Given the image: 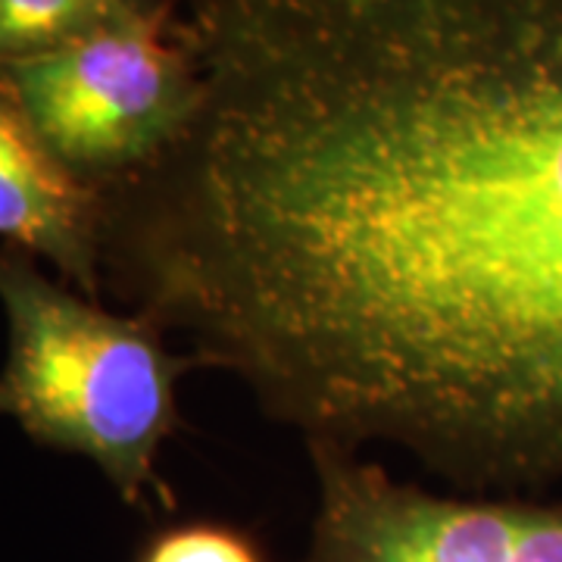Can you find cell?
<instances>
[{"instance_id":"cell-1","label":"cell","mask_w":562,"mask_h":562,"mask_svg":"<svg viewBox=\"0 0 562 562\" xmlns=\"http://www.w3.org/2000/svg\"><path fill=\"white\" fill-rule=\"evenodd\" d=\"M184 138L103 284L306 447L562 482V0H176Z\"/></svg>"},{"instance_id":"cell-2","label":"cell","mask_w":562,"mask_h":562,"mask_svg":"<svg viewBox=\"0 0 562 562\" xmlns=\"http://www.w3.org/2000/svg\"><path fill=\"white\" fill-rule=\"evenodd\" d=\"M7 362L0 416L41 447L91 460L128 506L162 503V443L181 428L179 384L201 369L150 319L113 313L66 281L47 279L20 247H0Z\"/></svg>"},{"instance_id":"cell-3","label":"cell","mask_w":562,"mask_h":562,"mask_svg":"<svg viewBox=\"0 0 562 562\" xmlns=\"http://www.w3.org/2000/svg\"><path fill=\"white\" fill-rule=\"evenodd\" d=\"M0 76L44 144L103 194L154 169L201 106L176 0L10 63Z\"/></svg>"},{"instance_id":"cell-4","label":"cell","mask_w":562,"mask_h":562,"mask_svg":"<svg viewBox=\"0 0 562 562\" xmlns=\"http://www.w3.org/2000/svg\"><path fill=\"white\" fill-rule=\"evenodd\" d=\"M306 453L316 516L303 562H562V503L438 494L366 453Z\"/></svg>"},{"instance_id":"cell-5","label":"cell","mask_w":562,"mask_h":562,"mask_svg":"<svg viewBox=\"0 0 562 562\" xmlns=\"http://www.w3.org/2000/svg\"><path fill=\"white\" fill-rule=\"evenodd\" d=\"M103 213L106 194L44 144L0 76V238L54 262L66 284L101 301Z\"/></svg>"},{"instance_id":"cell-6","label":"cell","mask_w":562,"mask_h":562,"mask_svg":"<svg viewBox=\"0 0 562 562\" xmlns=\"http://www.w3.org/2000/svg\"><path fill=\"white\" fill-rule=\"evenodd\" d=\"M166 0H0V69Z\"/></svg>"},{"instance_id":"cell-7","label":"cell","mask_w":562,"mask_h":562,"mask_svg":"<svg viewBox=\"0 0 562 562\" xmlns=\"http://www.w3.org/2000/svg\"><path fill=\"white\" fill-rule=\"evenodd\" d=\"M138 562H269L250 531L228 522H179L144 543Z\"/></svg>"}]
</instances>
